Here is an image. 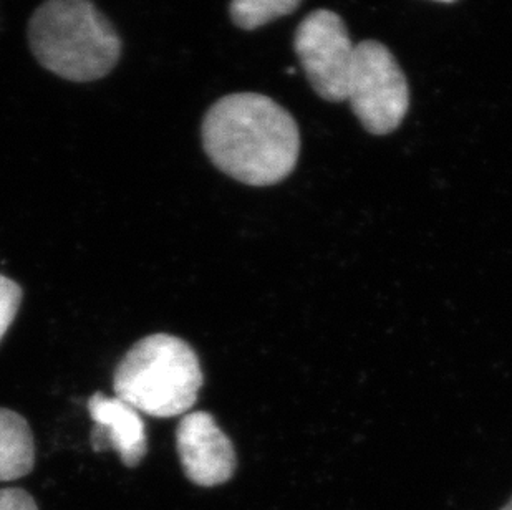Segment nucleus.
Segmentation results:
<instances>
[{"label":"nucleus","instance_id":"obj_1","mask_svg":"<svg viewBox=\"0 0 512 510\" xmlns=\"http://www.w3.org/2000/svg\"><path fill=\"white\" fill-rule=\"evenodd\" d=\"M203 146L216 168L249 186L281 183L300 153L294 116L259 93H234L204 116Z\"/></svg>","mask_w":512,"mask_h":510},{"label":"nucleus","instance_id":"obj_2","mask_svg":"<svg viewBox=\"0 0 512 510\" xmlns=\"http://www.w3.org/2000/svg\"><path fill=\"white\" fill-rule=\"evenodd\" d=\"M30 49L42 67L70 82H95L118 63L121 40L90 0H45L29 24Z\"/></svg>","mask_w":512,"mask_h":510},{"label":"nucleus","instance_id":"obj_3","mask_svg":"<svg viewBox=\"0 0 512 510\" xmlns=\"http://www.w3.org/2000/svg\"><path fill=\"white\" fill-rule=\"evenodd\" d=\"M204 376L193 348L181 338L155 333L136 342L113 376L116 398L153 418L188 413Z\"/></svg>","mask_w":512,"mask_h":510},{"label":"nucleus","instance_id":"obj_4","mask_svg":"<svg viewBox=\"0 0 512 510\" xmlns=\"http://www.w3.org/2000/svg\"><path fill=\"white\" fill-rule=\"evenodd\" d=\"M345 100L372 135H388L401 125L410 108V88L387 45L377 40L355 45Z\"/></svg>","mask_w":512,"mask_h":510},{"label":"nucleus","instance_id":"obj_5","mask_svg":"<svg viewBox=\"0 0 512 510\" xmlns=\"http://www.w3.org/2000/svg\"><path fill=\"white\" fill-rule=\"evenodd\" d=\"M294 49L320 98L334 103L347 98L355 45L339 14L327 9L310 12L297 27Z\"/></svg>","mask_w":512,"mask_h":510},{"label":"nucleus","instance_id":"obj_6","mask_svg":"<svg viewBox=\"0 0 512 510\" xmlns=\"http://www.w3.org/2000/svg\"><path fill=\"white\" fill-rule=\"evenodd\" d=\"M176 448L184 474L196 486H221L236 471L231 439L204 411L184 414L176 429Z\"/></svg>","mask_w":512,"mask_h":510},{"label":"nucleus","instance_id":"obj_7","mask_svg":"<svg viewBox=\"0 0 512 510\" xmlns=\"http://www.w3.org/2000/svg\"><path fill=\"white\" fill-rule=\"evenodd\" d=\"M88 413L92 416V446L95 451L113 449L126 467H136L148 451L145 421L140 411L120 398L95 393L88 400Z\"/></svg>","mask_w":512,"mask_h":510},{"label":"nucleus","instance_id":"obj_8","mask_svg":"<svg viewBox=\"0 0 512 510\" xmlns=\"http://www.w3.org/2000/svg\"><path fill=\"white\" fill-rule=\"evenodd\" d=\"M35 466L34 434L24 416L0 408V482L15 481Z\"/></svg>","mask_w":512,"mask_h":510},{"label":"nucleus","instance_id":"obj_9","mask_svg":"<svg viewBox=\"0 0 512 510\" xmlns=\"http://www.w3.org/2000/svg\"><path fill=\"white\" fill-rule=\"evenodd\" d=\"M302 0H232V22L242 30L259 29L299 9Z\"/></svg>","mask_w":512,"mask_h":510},{"label":"nucleus","instance_id":"obj_10","mask_svg":"<svg viewBox=\"0 0 512 510\" xmlns=\"http://www.w3.org/2000/svg\"><path fill=\"white\" fill-rule=\"evenodd\" d=\"M20 302H22L20 285L0 274V342L14 322L15 315L19 312Z\"/></svg>","mask_w":512,"mask_h":510},{"label":"nucleus","instance_id":"obj_11","mask_svg":"<svg viewBox=\"0 0 512 510\" xmlns=\"http://www.w3.org/2000/svg\"><path fill=\"white\" fill-rule=\"evenodd\" d=\"M0 510H39L34 497L19 487L0 489Z\"/></svg>","mask_w":512,"mask_h":510},{"label":"nucleus","instance_id":"obj_12","mask_svg":"<svg viewBox=\"0 0 512 510\" xmlns=\"http://www.w3.org/2000/svg\"><path fill=\"white\" fill-rule=\"evenodd\" d=\"M435 2H440V4H451V2H456V0H435Z\"/></svg>","mask_w":512,"mask_h":510},{"label":"nucleus","instance_id":"obj_13","mask_svg":"<svg viewBox=\"0 0 512 510\" xmlns=\"http://www.w3.org/2000/svg\"><path fill=\"white\" fill-rule=\"evenodd\" d=\"M501 510H512V499L511 501L508 502V504H506V506L503 507V509Z\"/></svg>","mask_w":512,"mask_h":510}]
</instances>
